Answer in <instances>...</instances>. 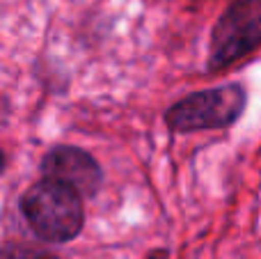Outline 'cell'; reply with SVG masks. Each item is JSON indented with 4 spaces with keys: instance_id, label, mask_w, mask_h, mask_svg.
Returning <instances> with one entry per match:
<instances>
[{
    "instance_id": "3957f363",
    "label": "cell",
    "mask_w": 261,
    "mask_h": 259,
    "mask_svg": "<svg viewBox=\"0 0 261 259\" xmlns=\"http://www.w3.org/2000/svg\"><path fill=\"white\" fill-rule=\"evenodd\" d=\"M261 41V0H241L218 21L211 39V67L222 69L241 60Z\"/></svg>"
},
{
    "instance_id": "5b68a950",
    "label": "cell",
    "mask_w": 261,
    "mask_h": 259,
    "mask_svg": "<svg viewBox=\"0 0 261 259\" xmlns=\"http://www.w3.org/2000/svg\"><path fill=\"white\" fill-rule=\"evenodd\" d=\"M3 259H60L53 252L46 250H37V248H28V246H7L3 250Z\"/></svg>"
},
{
    "instance_id": "6da1fadb",
    "label": "cell",
    "mask_w": 261,
    "mask_h": 259,
    "mask_svg": "<svg viewBox=\"0 0 261 259\" xmlns=\"http://www.w3.org/2000/svg\"><path fill=\"white\" fill-rule=\"evenodd\" d=\"M21 206L32 232L44 241H69L83 227L81 193L53 179H44L28 188Z\"/></svg>"
},
{
    "instance_id": "7a4b0ae2",
    "label": "cell",
    "mask_w": 261,
    "mask_h": 259,
    "mask_svg": "<svg viewBox=\"0 0 261 259\" xmlns=\"http://www.w3.org/2000/svg\"><path fill=\"white\" fill-rule=\"evenodd\" d=\"M245 106V94L239 85H225L181 99L167 113V124L174 131L220 128L231 124Z\"/></svg>"
},
{
    "instance_id": "277c9868",
    "label": "cell",
    "mask_w": 261,
    "mask_h": 259,
    "mask_svg": "<svg viewBox=\"0 0 261 259\" xmlns=\"http://www.w3.org/2000/svg\"><path fill=\"white\" fill-rule=\"evenodd\" d=\"M44 179H53L81 195H92L101 186V170L90 154L76 147H58L41 161Z\"/></svg>"
}]
</instances>
